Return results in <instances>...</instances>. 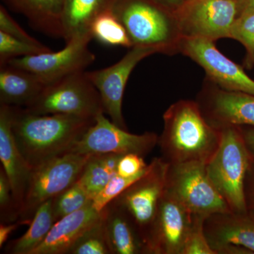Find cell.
I'll list each match as a JSON object with an SVG mask.
<instances>
[{
	"label": "cell",
	"instance_id": "cell-1",
	"mask_svg": "<svg viewBox=\"0 0 254 254\" xmlns=\"http://www.w3.org/2000/svg\"><path fill=\"white\" fill-rule=\"evenodd\" d=\"M95 122L73 115H36L16 107L13 133L20 151L35 168L69 153Z\"/></svg>",
	"mask_w": 254,
	"mask_h": 254
},
{
	"label": "cell",
	"instance_id": "cell-2",
	"mask_svg": "<svg viewBox=\"0 0 254 254\" xmlns=\"http://www.w3.org/2000/svg\"><path fill=\"white\" fill-rule=\"evenodd\" d=\"M163 120L158 144L161 158L170 165H206L218 148L221 130L207 121L198 102L179 100L165 111Z\"/></svg>",
	"mask_w": 254,
	"mask_h": 254
},
{
	"label": "cell",
	"instance_id": "cell-3",
	"mask_svg": "<svg viewBox=\"0 0 254 254\" xmlns=\"http://www.w3.org/2000/svg\"><path fill=\"white\" fill-rule=\"evenodd\" d=\"M111 11L125 26L133 47L167 55L178 52L182 35L174 10L156 0H113Z\"/></svg>",
	"mask_w": 254,
	"mask_h": 254
},
{
	"label": "cell",
	"instance_id": "cell-4",
	"mask_svg": "<svg viewBox=\"0 0 254 254\" xmlns=\"http://www.w3.org/2000/svg\"><path fill=\"white\" fill-rule=\"evenodd\" d=\"M220 130V144L205 165L207 175L232 212L247 213L245 182L251 155L239 127Z\"/></svg>",
	"mask_w": 254,
	"mask_h": 254
},
{
	"label": "cell",
	"instance_id": "cell-5",
	"mask_svg": "<svg viewBox=\"0 0 254 254\" xmlns=\"http://www.w3.org/2000/svg\"><path fill=\"white\" fill-rule=\"evenodd\" d=\"M24 109L36 115L60 114L88 119H95L104 113L99 93L87 77L86 71L48 85Z\"/></svg>",
	"mask_w": 254,
	"mask_h": 254
},
{
	"label": "cell",
	"instance_id": "cell-6",
	"mask_svg": "<svg viewBox=\"0 0 254 254\" xmlns=\"http://www.w3.org/2000/svg\"><path fill=\"white\" fill-rule=\"evenodd\" d=\"M90 155L68 153L33 168L18 221L29 225L43 203L76 183Z\"/></svg>",
	"mask_w": 254,
	"mask_h": 254
},
{
	"label": "cell",
	"instance_id": "cell-7",
	"mask_svg": "<svg viewBox=\"0 0 254 254\" xmlns=\"http://www.w3.org/2000/svg\"><path fill=\"white\" fill-rule=\"evenodd\" d=\"M174 13L182 37L215 42L229 38L240 15V0H184Z\"/></svg>",
	"mask_w": 254,
	"mask_h": 254
},
{
	"label": "cell",
	"instance_id": "cell-8",
	"mask_svg": "<svg viewBox=\"0 0 254 254\" xmlns=\"http://www.w3.org/2000/svg\"><path fill=\"white\" fill-rule=\"evenodd\" d=\"M166 187L192 215L207 218L213 214L232 212L208 178L205 164H169Z\"/></svg>",
	"mask_w": 254,
	"mask_h": 254
},
{
	"label": "cell",
	"instance_id": "cell-9",
	"mask_svg": "<svg viewBox=\"0 0 254 254\" xmlns=\"http://www.w3.org/2000/svg\"><path fill=\"white\" fill-rule=\"evenodd\" d=\"M168 167L169 164L161 157L153 158L146 173L114 199L128 212L136 224L148 251L150 233L166 188Z\"/></svg>",
	"mask_w": 254,
	"mask_h": 254
},
{
	"label": "cell",
	"instance_id": "cell-10",
	"mask_svg": "<svg viewBox=\"0 0 254 254\" xmlns=\"http://www.w3.org/2000/svg\"><path fill=\"white\" fill-rule=\"evenodd\" d=\"M92 39L91 35L74 37L60 51L14 58L6 64L33 73L48 86L73 73L85 71L94 63L95 55L88 48Z\"/></svg>",
	"mask_w": 254,
	"mask_h": 254
},
{
	"label": "cell",
	"instance_id": "cell-11",
	"mask_svg": "<svg viewBox=\"0 0 254 254\" xmlns=\"http://www.w3.org/2000/svg\"><path fill=\"white\" fill-rule=\"evenodd\" d=\"M159 136L153 132L133 134L118 127L100 113L95 123L80 138L69 153L81 155L133 153L145 156L158 144Z\"/></svg>",
	"mask_w": 254,
	"mask_h": 254
},
{
	"label": "cell",
	"instance_id": "cell-12",
	"mask_svg": "<svg viewBox=\"0 0 254 254\" xmlns=\"http://www.w3.org/2000/svg\"><path fill=\"white\" fill-rule=\"evenodd\" d=\"M178 52L204 68L216 86L227 91L254 95V81L240 65L227 58L215 47L214 41L200 38L182 37Z\"/></svg>",
	"mask_w": 254,
	"mask_h": 254
},
{
	"label": "cell",
	"instance_id": "cell-13",
	"mask_svg": "<svg viewBox=\"0 0 254 254\" xmlns=\"http://www.w3.org/2000/svg\"><path fill=\"white\" fill-rule=\"evenodd\" d=\"M157 53L151 48L132 47L118 63L108 67L86 71L88 79L98 90L104 113L118 127L127 130L123 118V100L127 81L133 68L150 55Z\"/></svg>",
	"mask_w": 254,
	"mask_h": 254
},
{
	"label": "cell",
	"instance_id": "cell-14",
	"mask_svg": "<svg viewBox=\"0 0 254 254\" xmlns=\"http://www.w3.org/2000/svg\"><path fill=\"white\" fill-rule=\"evenodd\" d=\"M193 215L165 188L148 242L150 254H182Z\"/></svg>",
	"mask_w": 254,
	"mask_h": 254
},
{
	"label": "cell",
	"instance_id": "cell-15",
	"mask_svg": "<svg viewBox=\"0 0 254 254\" xmlns=\"http://www.w3.org/2000/svg\"><path fill=\"white\" fill-rule=\"evenodd\" d=\"M204 232L217 254H254V216L250 213L209 215L205 220Z\"/></svg>",
	"mask_w": 254,
	"mask_h": 254
},
{
	"label": "cell",
	"instance_id": "cell-16",
	"mask_svg": "<svg viewBox=\"0 0 254 254\" xmlns=\"http://www.w3.org/2000/svg\"><path fill=\"white\" fill-rule=\"evenodd\" d=\"M197 102L207 121L215 128L254 127V95L214 86L202 91Z\"/></svg>",
	"mask_w": 254,
	"mask_h": 254
},
{
	"label": "cell",
	"instance_id": "cell-17",
	"mask_svg": "<svg viewBox=\"0 0 254 254\" xmlns=\"http://www.w3.org/2000/svg\"><path fill=\"white\" fill-rule=\"evenodd\" d=\"M15 108L0 103V160L11 185L19 217L33 168L20 151L13 133Z\"/></svg>",
	"mask_w": 254,
	"mask_h": 254
},
{
	"label": "cell",
	"instance_id": "cell-18",
	"mask_svg": "<svg viewBox=\"0 0 254 254\" xmlns=\"http://www.w3.org/2000/svg\"><path fill=\"white\" fill-rule=\"evenodd\" d=\"M100 213L112 254H149L136 224L116 200Z\"/></svg>",
	"mask_w": 254,
	"mask_h": 254
},
{
	"label": "cell",
	"instance_id": "cell-19",
	"mask_svg": "<svg viewBox=\"0 0 254 254\" xmlns=\"http://www.w3.org/2000/svg\"><path fill=\"white\" fill-rule=\"evenodd\" d=\"M100 217L92 200L83 208L55 222L46 238L31 254H67L76 240Z\"/></svg>",
	"mask_w": 254,
	"mask_h": 254
},
{
	"label": "cell",
	"instance_id": "cell-20",
	"mask_svg": "<svg viewBox=\"0 0 254 254\" xmlns=\"http://www.w3.org/2000/svg\"><path fill=\"white\" fill-rule=\"evenodd\" d=\"M0 103L26 108L41 95L46 85L38 76L11 65H0Z\"/></svg>",
	"mask_w": 254,
	"mask_h": 254
},
{
	"label": "cell",
	"instance_id": "cell-21",
	"mask_svg": "<svg viewBox=\"0 0 254 254\" xmlns=\"http://www.w3.org/2000/svg\"><path fill=\"white\" fill-rule=\"evenodd\" d=\"M10 9L25 16L37 31L64 38L63 11L64 0H2Z\"/></svg>",
	"mask_w": 254,
	"mask_h": 254
},
{
	"label": "cell",
	"instance_id": "cell-22",
	"mask_svg": "<svg viewBox=\"0 0 254 254\" xmlns=\"http://www.w3.org/2000/svg\"><path fill=\"white\" fill-rule=\"evenodd\" d=\"M113 1V0H64L63 26V39L65 42L66 43L74 37L91 35L92 23L102 13L111 9Z\"/></svg>",
	"mask_w": 254,
	"mask_h": 254
},
{
	"label": "cell",
	"instance_id": "cell-23",
	"mask_svg": "<svg viewBox=\"0 0 254 254\" xmlns=\"http://www.w3.org/2000/svg\"><path fill=\"white\" fill-rule=\"evenodd\" d=\"M123 155L115 153L90 155L77 182L91 200L118 174L119 162Z\"/></svg>",
	"mask_w": 254,
	"mask_h": 254
},
{
	"label": "cell",
	"instance_id": "cell-24",
	"mask_svg": "<svg viewBox=\"0 0 254 254\" xmlns=\"http://www.w3.org/2000/svg\"><path fill=\"white\" fill-rule=\"evenodd\" d=\"M53 213V198L47 200L38 208L30 223L27 232L6 246V253L31 254L49 233L55 224Z\"/></svg>",
	"mask_w": 254,
	"mask_h": 254
},
{
	"label": "cell",
	"instance_id": "cell-25",
	"mask_svg": "<svg viewBox=\"0 0 254 254\" xmlns=\"http://www.w3.org/2000/svg\"><path fill=\"white\" fill-rule=\"evenodd\" d=\"M90 33L93 39L108 46L132 48V43L123 23L111 9L102 13L92 23Z\"/></svg>",
	"mask_w": 254,
	"mask_h": 254
},
{
	"label": "cell",
	"instance_id": "cell-26",
	"mask_svg": "<svg viewBox=\"0 0 254 254\" xmlns=\"http://www.w3.org/2000/svg\"><path fill=\"white\" fill-rule=\"evenodd\" d=\"M67 254H112L101 213L100 218L76 240Z\"/></svg>",
	"mask_w": 254,
	"mask_h": 254
},
{
	"label": "cell",
	"instance_id": "cell-27",
	"mask_svg": "<svg viewBox=\"0 0 254 254\" xmlns=\"http://www.w3.org/2000/svg\"><path fill=\"white\" fill-rule=\"evenodd\" d=\"M86 190L78 182L53 198V213L55 222L74 213L92 201Z\"/></svg>",
	"mask_w": 254,
	"mask_h": 254
},
{
	"label": "cell",
	"instance_id": "cell-28",
	"mask_svg": "<svg viewBox=\"0 0 254 254\" xmlns=\"http://www.w3.org/2000/svg\"><path fill=\"white\" fill-rule=\"evenodd\" d=\"M229 38L245 46L247 54L244 65L252 69L254 66V13L241 14L232 25Z\"/></svg>",
	"mask_w": 254,
	"mask_h": 254
},
{
	"label": "cell",
	"instance_id": "cell-29",
	"mask_svg": "<svg viewBox=\"0 0 254 254\" xmlns=\"http://www.w3.org/2000/svg\"><path fill=\"white\" fill-rule=\"evenodd\" d=\"M50 51L51 50L45 45L39 46L31 44L0 31V65L5 64L14 58Z\"/></svg>",
	"mask_w": 254,
	"mask_h": 254
},
{
	"label": "cell",
	"instance_id": "cell-30",
	"mask_svg": "<svg viewBox=\"0 0 254 254\" xmlns=\"http://www.w3.org/2000/svg\"><path fill=\"white\" fill-rule=\"evenodd\" d=\"M148 170V165L144 171L135 176L124 177L120 176L118 174L115 175L103 190L93 198V205L95 210L100 213L110 202L113 201L128 187L131 186L132 184L143 176Z\"/></svg>",
	"mask_w": 254,
	"mask_h": 254
},
{
	"label": "cell",
	"instance_id": "cell-31",
	"mask_svg": "<svg viewBox=\"0 0 254 254\" xmlns=\"http://www.w3.org/2000/svg\"><path fill=\"white\" fill-rule=\"evenodd\" d=\"M205 218L206 217L202 215H193L182 254H217L209 245L205 235Z\"/></svg>",
	"mask_w": 254,
	"mask_h": 254
},
{
	"label": "cell",
	"instance_id": "cell-32",
	"mask_svg": "<svg viewBox=\"0 0 254 254\" xmlns=\"http://www.w3.org/2000/svg\"><path fill=\"white\" fill-rule=\"evenodd\" d=\"M0 217L1 223H11L18 220V211L11 185L2 168L0 170Z\"/></svg>",
	"mask_w": 254,
	"mask_h": 254
},
{
	"label": "cell",
	"instance_id": "cell-33",
	"mask_svg": "<svg viewBox=\"0 0 254 254\" xmlns=\"http://www.w3.org/2000/svg\"><path fill=\"white\" fill-rule=\"evenodd\" d=\"M0 31L4 32L16 39L31 44L39 46H44L43 43L28 34L27 32L21 28L14 18L11 17L7 10L2 5L0 6Z\"/></svg>",
	"mask_w": 254,
	"mask_h": 254
},
{
	"label": "cell",
	"instance_id": "cell-34",
	"mask_svg": "<svg viewBox=\"0 0 254 254\" xmlns=\"http://www.w3.org/2000/svg\"><path fill=\"white\" fill-rule=\"evenodd\" d=\"M147 167L143 156L133 153L123 155L119 162L118 174L124 177L135 176L144 171Z\"/></svg>",
	"mask_w": 254,
	"mask_h": 254
},
{
	"label": "cell",
	"instance_id": "cell-35",
	"mask_svg": "<svg viewBox=\"0 0 254 254\" xmlns=\"http://www.w3.org/2000/svg\"><path fill=\"white\" fill-rule=\"evenodd\" d=\"M245 197L247 211L254 216V160L252 158L245 178Z\"/></svg>",
	"mask_w": 254,
	"mask_h": 254
},
{
	"label": "cell",
	"instance_id": "cell-36",
	"mask_svg": "<svg viewBox=\"0 0 254 254\" xmlns=\"http://www.w3.org/2000/svg\"><path fill=\"white\" fill-rule=\"evenodd\" d=\"M245 140L246 146L249 150L251 158L254 160V127L250 126H237Z\"/></svg>",
	"mask_w": 254,
	"mask_h": 254
},
{
	"label": "cell",
	"instance_id": "cell-37",
	"mask_svg": "<svg viewBox=\"0 0 254 254\" xmlns=\"http://www.w3.org/2000/svg\"><path fill=\"white\" fill-rule=\"evenodd\" d=\"M21 225H22V224L18 221L11 222V223H1L0 225V248L4 245L5 242L7 241L13 232Z\"/></svg>",
	"mask_w": 254,
	"mask_h": 254
},
{
	"label": "cell",
	"instance_id": "cell-38",
	"mask_svg": "<svg viewBox=\"0 0 254 254\" xmlns=\"http://www.w3.org/2000/svg\"><path fill=\"white\" fill-rule=\"evenodd\" d=\"M240 15L245 13H254V0H240Z\"/></svg>",
	"mask_w": 254,
	"mask_h": 254
},
{
	"label": "cell",
	"instance_id": "cell-39",
	"mask_svg": "<svg viewBox=\"0 0 254 254\" xmlns=\"http://www.w3.org/2000/svg\"><path fill=\"white\" fill-rule=\"evenodd\" d=\"M156 1L170 9L175 10L183 2L184 0H156Z\"/></svg>",
	"mask_w": 254,
	"mask_h": 254
}]
</instances>
